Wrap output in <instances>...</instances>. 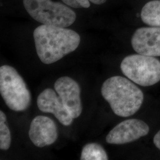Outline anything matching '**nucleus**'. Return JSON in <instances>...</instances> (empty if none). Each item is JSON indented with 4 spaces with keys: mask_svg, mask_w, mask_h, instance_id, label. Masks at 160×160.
<instances>
[{
    "mask_svg": "<svg viewBox=\"0 0 160 160\" xmlns=\"http://www.w3.org/2000/svg\"><path fill=\"white\" fill-rule=\"evenodd\" d=\"M33 37L38 55L45 64L55 63L75 51L81 40L72 30L45 24L35 29Z\"/></svg>",
    "mask_w": 160,
    "mask_h": 160,
    "instance_id": "nucleus-1",
    "label": "nucleus"
},
{
    "mask_svg": "<svg viewBox=\"0 0 160 160\" xmlns=\"http://www.w3.org/2000/svg\"><path fill=\"white\" fill-rule=\"evenodd\" d=\"M103 98L109 103L115 114L129 117L136 113L143 102V94L134 83L121 76L112 77L103 82Z\"/></svg>",
    "mask_w": 160,
    "mask_h": 160,
    "instance_id": "nucleus-2",
    "label": "nucleus"
},
{
    "mask_svg": "<svg viewBox=\"0 0 160 160\" xmlns=\"http://www.w3.org/2000/svg\"><path fill=\"white\" fill-rule=\"evenodd\" d=\"M23 5L29 15L45 25L67 28L74 23L76 14L62 3L51 0H23Z\"/></svg>",
    "mask_w": 160,
    "mask_h": 160,
    "instance_id": "nucleus-3",
    "label": "nucleus"
},
{
    "mask_svg": "<svg viewBox=\"0 0 160 160\" xmlns=\"http://www.w3.org/2000/svg\"><path fill=\"white\" fill-rule=\"evenodd\" d=\"M0 93L9 109L22 112L29 108L31 94L23 78L9 65L0 68Z\"/></svg>",
    "mask_w": 160,
    "mask_h": 160,
    "instance_id": "nucleus-4",
    "label": "nucleus"
},
{
    "mask_svg": "<svg viewBox=\"0 0 160 160\" xmlns=\"http://www.w3.org/2000/svg\"><path fill=\"white\" fill-rule=\"evenodd\" d=\"M120 69L126 77L139 86H153L160 81V61L154 57L129 55L122 61Z\"/></svg>",
    "mask_w": 160,
    "mask_h": 160,
    "instance_id": "nucleus-5",
    "label": "nucleus"
},
{
    "mask_svg": "<svg viewBox=\"0 0 160 160\" xmlns=\"http://www.w3.org/2000/svg\"><path fill=\"white\" fill-rule=\"evenodd\" d=\"M149 131L148 125L142 120L128 119L120 122L112 129L108 134L106 140L110 144L129 143L146 136Z\"/></svg>",
    "mask_w": 160,
    "mask_h": 160,
    "instance_id": "nucleus-6",
    "label": "nucleus"
},
{
    "mask_svg": "<svg viewBox=\"0 0 160 160\" xmlns=\"http://www.w3.org/2000/svg\"><path fill=\"white\" fill-rule=\"evenodd\" d=\"M55 92L74 119L80 116L82 110L79 84L68 77L58 78L54 84Z\"/></svg>",
    "mask_w": 160,
    "mask_h": 160,
    "instance_id": "nucleus-7",
    "label": "nucleus"
},
{
    "mask_svg": "<svg viewBox=\"0 0 160 160\" xmlns=\"http://www.w3.org/2000/svg\"><path fill=\"white\" fill-rule=\"evenodd\" d=\"M132 48L138 53L150 57H160V27L138 29L131 39Z\"/></svg>",
    "mask_w": 160,
    "mask_h": 160,
    "instance_id": "nucleus-8",
    "label": "nucleus"
},
{
    "mask_svg": "<svg viewBox=\"0 0 160 160\" xmlns=\"http://www.w3.org/2000/svg\"><path fill=\"white\" fill-rule=\"evenodd\" d=\"M29 138L35 146L43 148L54 143L58 137L55 122L45 116H38L31 122Z\"/></svg>",
    "mask_w": 160,
    "mask_h": 160,
    "instance_id": "nucleus-9",
    "label": "nucleus"
},
{
    "mask_svg": "<svg viewBox=\"0 0 160 160\" xmlns=\"http://www.w3.org/2000/svg\"><path fill=\"white\" fill-rule=\"evenodd\" d=\"M57 93L49 88L44 90L38 97V107L42 112L53 114L64 126H69L74 118Z\"/></svg>",
    "mask_w": 160,
    "mask_h": 160,
    "instance_id": "nucleus-10",
    "label": "nucleus"
},
{
    "mask_svg": "<svg viewBox=\"0 0 160 160\" xmlns=\"http://www.w3.org/2000/svg\"><path fill=\"white\" fill-rule=\"evenodd\" d=\"M141 17L146 24L160 27V0H154L147 2L142 9Z\"/></svg>",
    "mask_w": 160,
    "mask_h": 160,
    "instance_id": "nucleus-11",
    "label": "nucleus"
},
{
    "mask_svg": "<svg viewBox=\"0 0 160 160\" xmlns=\"http://www.w3.org/2000/svg\"><path fill=\"white\" fill-rule=\"evenodd\" d=\"M109 159L106 151L98 143H90L82 149L80 160H107Z\"/></svg>",
    "mask_w": 160,
    "mask_h": 160,
    "instance_id": "nucleus-12",
    "label": "nucleus"
},
{
    "mask_svg": "<svg viewBox=\"0 0 160 160\" xmlns=\"http://www.w3.org/2000/svg\"><path fill=\"white\" fill-rule=\"evenodd\" d=\"M7 118L5 113L0 111V149L7 150L10 148L12 138L8 126L6 123Z\"/></svg>",
    "mask_w": 160,
    "mask_h": 160,
    "instance_id": "nucleus-13",
    "label": "nucleus"
},
{
    "mask_svg": "<svg viewBox=\"0 0 160 160\" xmlns=\"http://www.w3.org/2000/svg\"><path fill=\"white\" fill-rule=\"evenodd\" d=\"M63 2L71 7L75 8H88L90 6L89 0H62Z\"/></svg>",
    "mask_w": 160,
    "mask_h": 160,
    "instance_id": "nucleus-14",
    "label": "nucleus"
},
{
    "mask_svg": "<svg viewBox=\"0 0 160 160\" xmlns=\"http://www.w3.org/2000/svg\"><path fill=\"white\" fill-rule=\"evenodd\" d=\"M153 141L156 147L160 150V130L155 134Z\"/></svg>",
    "mask_w": 160,
    "mask_h": 160,
    "instance_id": "nucleus-15",
    "label": "nucleus"
},
{
    "mask_svg": "<svg viewBox=\"0 0 160 160\" xmlns=\"http://www.w3.org/2000/svg\"><path fill=\"white\" fill-rule=\"evenodd\" d=\"M92 3L95 4H97V5H100V4H104L107 0H89Z\"/></svg>",
    "mask_w": 160,
    "mask_h": 160,
    "instance_id": "nucleus-16",
    "label": "nucleus"
}]
</instances>
